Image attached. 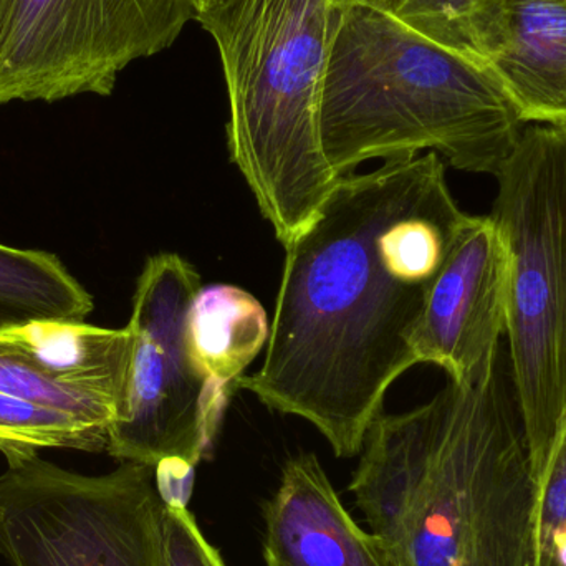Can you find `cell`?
<instances>
[{"mask_svg": "<svg viewBox=\"0 0 566 566\" xmlns=\"http://www.w3.org/2000/svg\"><path fill=\"white\" fill-rule=\"evenodd\" d=\"M468 218L436 153L342 176L285 245L264 363L235 388L315 426L336 458L359 454L389 386L418 365L412 333Z\"/></svg>", "mask_w": 566, "mask_h": 566, "instance_id": "6da1fadb", "label": "cell"}, {"mask_svg": "<svg viewBox=\"0 0 566 566\" xmlns=\"http://www.w3.org/2000/svg\"><path fill=\"white\" fill-rule=\"evenodd\" d=\"M348 489L402 566H534L538 488L509 356L382 412Z\"/></svg>", "mask_w": 566, "mask_h": 566, "instance_id": "7a4b0ae2", "label": "cell"}, {"mask_svg": "<svg viewBox=\"0 0 566 566\" xmlns=\"http://www.w3.org/2000/svg\"><path fill=\"white\" fill-rule=\"evenodd\" d=\"M524 125L484 63L371 3L339 6L319 102L323 155L338 178L371 159L421 151L497 176Z\"/></svg>", "mask_w": 566, "mask_h": 566, "instance_id": "3957f363", "label": "cell"}, {"mask_svg": "<svg viewBox=\"0 0 566 566\" xmlns=\"http://www.w3.org/2000/svg\"><path fill=\"white\" fill-rule=\"evenodd\" d=\"M338 15L336 0H206L196 13L221 56L232 163L283 248L339 179L319 138Z\"/></svg>", "mask_w": 566, "mask_h": 566, "instance_id": "277c9868", "label": "cell"}, {"mask_svg": "<svg viewBox=\"0 0 566 566\" xmlns=\"http://www.w3.org/2000/svg\"><path fill=\"white\" fill-rule=\"evenodd\" d=\"M491 219L511 261L509 366L538 497L566 432V128L522 132Z\"/></svg>", "mask_w": 566, "mask_h": 566, "instance_id": "5b68a950", "label": "cell"}, {"mask_svg": "<svg viewBox=\"0 0 566 566\" xmlns=\"http://www.w3.org/2000/svg\"><path fill=\"white\" fill-rule=\"evenodd\" d=\"M165 511L155 465L85 475L29 455L0 475V555L10 566H166Z\"/></svg>", "mask_w": 566, "mask_h": 566, "instance_id": "8992f818", "label": "cell"}, {"mask_svg": "<svg viewBox=\"0 0 566 566\" xmlns=\"http://www.w3.org/2000/svg\"><path fill=\"white\" fill-rule=\"evenodd\" d=\"M202 281L178 254L153 255L136 283L126 328L133 346L106 452L156 465L178 455L198 465L211 449L232 386L212 381L189 355V310Z\"/></svg>", "mask_w": 566, "mask_h": 566, "instance_id": "52a82bcc", "label": "cell"}, {"mask_svg": "<svg viewBox=\"0 0 566 566\" xmlns=\"http://www.w3.org/2000/svg\"><path fill=\"white\" fill-rule=\"evenodd\" d=\"M196 0H13L0 29V106L112 95L119 73L169 49Z\"/></svg>", "mask_w": 566, "mask_h": 566, "instance_id": "ba28073f", "label": "cell"}, {"mask_svg": "<svg viewBox=\"0 0 566 566\" xmlns=\"http://www.w3.org/2000/svg\"><path fill=\"white\" fill-rule=\"evenodd\" d=\"M128 328L33 322L0 328V395L108 432L125 389Z\"/></svg>", "mask_w": 566, "mask_h": 566, "instance_id": "9c48e42d", "label": "cell"}, {"mask_svg": "<svg viewBox=\"0 0 566 566\" xmlns=\"http://www.w3.org/2000/svg\"><path fill=\"white\" fill-rule=\"evenodd\" d=\"M511 261L491 216H469L429 286L411 348L451 381L474 378L501 353L507 329Z\"/></svg>", "mask_w": 566, "mask_h": 566, "instance_id": "30bf717a", "label": "cell"}, {"mask_svg": "<svg viewBox=\"0 0 566 566\" xmlns=\"http://www.w3.org/2000/svg\"><path fill=\"white\" fill-rule=\"evenodd\" d=\"M264 525L265 566H402L385 538L356 524L315 454L283 465Z\"/></svg>", "mask_w": 566, "mask_h": 566, "instance_id": "8fae6325", "label": "cell"}, {"mask_svg": "<svg viewBox=\"0 0 566 566\" xmlns=\"http://www.w3.org/2000/svg\"><path fill=\"white\" fill-rule=\"evenodd\" d=\"M488 66L522 122L566 128V0H507Z\"/></svg>", "mask_w": 566, "mask_h": 566, "instance_id": "7c38bea8", "label": "cell"}, {"mask_svg": "<svg viewBox=\"0 0 566 566\" xmlns=\"http://www.w3.org/2000/svg\"><path fill=\"white\" fill-rule=\"evenodd\" d=\"M271 323L262 303L234 285L202 286L188 318L189 355L198 371L234 388L268 346Z\"/></svg>", "mask_w": 566, "mask_h": 566, "instance_id": "4fadbf2b", "label": "cell"}, {"mask_svg": "<svg viewBox=\"0 0 566 566\" xmlns=\"http://www.w3.org/2000/svg\"><path fill=\"white\" fill-rule=\"evenodd\" d=\"M93 306V296L56 255L0 244V328L82 323Z\"/></svg>", "mask_w": 566, "mask_h": 566, "instance_id": "5bb4252c", "label": "cell"}, {"mask_svg": "<svg viewBox=\"0 0 566 566\" xmlns=\"http://www.w3.org/2000/svg\"><path fill=\"white\" fill-rule=\"evenodd\" d=\"M352 2V0H349ZM434 42L488 65L499 49L507 0H363Z\"/></svg>", "mask_w": 566, "mask_h": 566, "instance_id": "9a60e30c", "label": "cell"}, {"mask_svg": "<svg viewBox=\"0 0 566 566\" xmlns=\"http://www.w3.org/2000/svg\"><path fill=\"white\" fill-rule=\"evenodd\" d=\"M166 566H226L188 507H166Z\"/></svg>", "mask_w": 566, "mask_h": 566, "instance_id": "2e32d148", "label": "cell"}, {"mask_svg": "<svg viewBox=\"0 0 566 566\" xmlns=\"http://www.w3.org/2000/svg\"><path fill=\"white\" fill-rule=\"evenodd\" d=\"M566 527V432L538 497L535 535Z\"/></svg>", "mask_w": 566, "mask_h": 566, "instance_id": "e0dca14e", "label": "cell"}, {"mask_svg": "<svg viewBox=\"0 0 566 566\" xmlns=\"http://www.w3.org/2000/svg\"><path fill=\"white\" fill-rule=\"evenodd\" d=\"M192 462L171 455L155 465L156 488L166 507H188L195 488Z\"/></svg>", "mask_w": 566, "mask_h": 566, "instance_id": "ac0fdd59", "label": "cell"}, {"mask_svg": "<svg viewBox=\"0 0 566 566\" xmlns=\"http://www.w3.org/2000/svg\"><path fill=\"white\" fill-rule=\"evenodd\" d=\"M13 0H0V29H2L3 22H6L7 15H9L10 7H12Z\"/></svg>", "mask_w": 566, "mask_h": 566, "instance_id": "d6986e66", "label": "cell"}, {"mask_svg": "<svg viewBox=\"0 0 566 566\" xmlns=\"http://www.w3.org/2000/svg\"><path fill=\"white\" fill-rule=\"evenodd\" d=\"M336 2H338L339 6H343V3L349 2V0H336Z\"/></svg>", "mask_w": 566, "mask_h": 566, "instance_id": "ffe728a7", "label": "cell"}, {"mask_svg": "<svg viewBox=\"0 0 566 566\" xmlns=\"http://www.w3.org/2000/svg\"><path fill=\"white\" fill-rule=\"evenodd\" d=\"M206 0H196V3H198V9H199V6H202V3H205Z\"/></svg>", "mask_w": 566, "mask_h": 566, "instance_id": "44dd1931", "label": "cell"}]
</instances>
